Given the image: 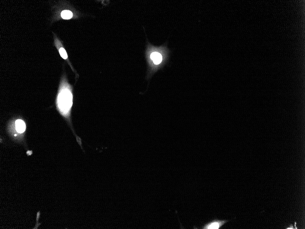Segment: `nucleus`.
Returning <instances> with one entry per match:
<instances>
[{
  "label": "nucleus",
  "instance_id": "obj_1",
  "mask_svg": "<svg viewBox=\"0 0 305 229\" xmlns=\"http://www.w3.org/2000/svg\"><path fill=\"white\" fill-rule=\"evenodd\" d=\"M58 106L64 114L69 112L72 105V95L69 90L64 89L59 93L58 99Z\"/></svg>",
  "mask_w": 305,
  "mask_h": 229
},
{
  "label": "nucleus",
  "instance_id": "obj_2",
  "mask_svg": "<svg viewBox=\"0 0 305 229\" xmlns=\"http://www.w3.org/2000/svg\"><path fill=\"white\" fill-rule=\"evenodd\" d=\"M229 221L216 220L206 224L203 226V229H219Z\"/></svg>",
  "mask_w": 305,
  "mask_h": 229
},
{
  "label": "nucleus",
  "instance_id": "obj_3",
  "mask_svg": "<svg viewBox=\"0 0 305 229\" xmlns=\"http://www.w3.org/2000/svg\"><path fill=\"white\" fill-rule=\"evenodd\" d=\"M16 129L19 133H23L26 129V125L24 121L22 120L18 119L16 121Z\"/></svg>",
  "mask_w": 305,
  "mask_h": 229
},
{
  "label": "nucleus",
  "instance_id": "obj_4",
  "mask_svg": "<svg viewBox=\"0 0 305 229\" xmlns=\"http://www.w3.org/2000/svg\"><path fill=\"white\" fill-rule=\"evenodd\" d=\"M150 58L155 65H159L162 60L161 54L158 52H154L151 54Z\"/></svg>",
  "mask_w": 305,
  "mask_h": 229
},
{
  "label": "nucleus",
  "instance_id": "obj_5",
  "mask_svg": "<svg viewBox=\"0 0 305 229\" xmlns=\"http://www.w3.org/2000/svg\"><path fill=\"white\" fill-rule=\"evenodd\" d=\"M61 17L64 19H69L73 17V14L72 11L69 10L63 11L61 13Z\"/></svg>",
  "mask_w": 305,
  "mask_h": 229
},
{
  "label": "nucleus",
  "instance_id": "obj_6",
  "mask_svg": "<svg viewBox=\"0 0 305 229\" xmlns=\"http://www.w3.org/2000/svg\"><path fill=\"white\" fill-rule=\"evenodd\" d=\"M59 52L61 57H62L63 59L66 60V59L67 58V54L66 52V51H65V50L64 49V48H60V49H59Z\"/></svg>",
  "mask_w": 305,
  "mask_h": 229
}]
</instances>
